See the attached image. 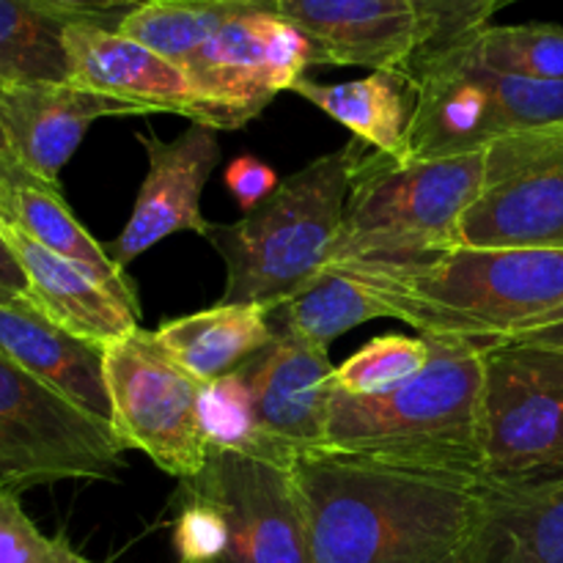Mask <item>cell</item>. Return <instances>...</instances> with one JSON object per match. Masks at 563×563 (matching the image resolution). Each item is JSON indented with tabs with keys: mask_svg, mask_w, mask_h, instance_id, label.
<instances>
[{
	"mask_svg": "<svg viewBox=\"0 0 563 563\" xmlns=\"http://www.w3.org/2000/svg\"><path fill=\"white\" fill-rule=\"evenodd\" d=\"M198 416H201V429L209 451H234V454L258 456V460L286 465L258 427L251 388L240 372L201 385Z\"/></svg>",
	"mask_w": 563,
	"mask_h": 563,
	"instance_id": "cell-27",
	"label": "cell"
},
{
	"mask_svg": "<svg viewBox=\"0 0 563 563\" xmlns=\"http://www.w3.org/2000/svg\"><path fill=\"white\" fill-rule=\"evenodd\" d=\"M124 443L0 352V482H115Z\"/></svg>",
	"mask_w": 563,
	"mask_h": 563,
	"instance_id": "cell-7",
	"label": "cell"
},
{
	"mask_svg": "<svg viewBox=\"0 0 563 563\" xmlns=\"http://www.w3.org/2000/svg\"><path fill=\"white\" fill-rule=\"evenodd\" d=\"M0 352L82 412L113 427L104 346L66 333L33 306H0Z\"/></svg>",
	"mask_w": 563,
	"mask_h": 563,
	"instance_id": "cell-19",
	"label": "cell"
},
{
	"mask_svg": "<svg viewBox=\"0 0 563 563\" xmlns=\"http://www.w3.org/2000/svg\"><path fill=\"white\" fill-rule=\"evenodd\" d=\"M460 245L563 251V124L487 146L484 190L462 218Z\"/></svg>",
	"mask_w": 563,
	"mask_h": 563,
	"instance_id": "cell-11",
	"label": "cell"
},
{
	"mask_svg": "<svg viewBox=\"0 0 563 563\" xmlns=\"http://www.w3.org/2000/svg\"><path fill=\"white\" fill-rule=\"evenodd\" d=\"M333 372L328 352L280 328H275V339L240 372L251 388L264 438L289 467L300 456L324 451Z\"/></svg>",
	"mask_w": 563,
	"mask_h": 563,
	"instance_id": "cell-13",
	"label": "cell"
},
{
	"mask_svg": "<svg viewBox=\"0 0 563 563\" xmlns=\"http://www.w3.org/2000/svg\"><path fill=\"white\" fill-rule=\"evenodd\" d=\"M313 44L317 66H366L410 75L421 20L410 0H273Z\"/></svg>",
	"mask_w": 563,
	"mask_h": 563,
	"instance_id": "cell-15",
	"label": "cell"
},
{
	"mask_svg": "<svg viewBox=\"0 0 563 563\" xmlns=\"http://www.w3.org/2000/svg\"><path fill=\"white\" fill-rule=\"evenodd\" d=\"M0 225L25 273L31 306L42 317L97 346H110L141 330V317L86 269L55 256L14 223L0 220Z\"/></svg>",
	"mask_w": 563,
	"mask_h": 563,
	"instance_id": "cell-18",
	"label": "cell"
},
{
	"mask_svg": "<svg viewBox=\"0 0 563 563\" xmlns=\"http://www.w3.org/2000/svg\"><path fill=\"white\" fill-rule=\"evenodd\" d=\"M467 53L487 69L531 80H563V25H487Z\"/></svg>",
	"mask_w": 563,
	"mask_h": 563,
	"instance_id": "cell-26",
	"label": "cell"
},
{
	"mask_svg": "<svg viewBox=\"0 0 563 563\" xmlns=\"http://www.w3.org/2000/svg\"><path fill=\"white\" fill-rule=\"evenodd\" d=\"M174 504L179 563H308L295 467L212 449Z\"/></svg>",
	"mask_w": 563,
	"mask_h": 563,
	"instance_id": "cell-6",
	"label": "cell"
},
{
	"mask_svg": "<svg viewBox=\"0 0 563 563\" xmlns=\"http://www.w3.org/2000/svg\"><path fill=\"white\" fill-rule=\"evenodd\" d=\"M33 3L69 22H88V25L119 31L121 22L146 0H33Z\"/></svg>",
	"mask_w": 563,
	"mask_h": 563,
	"instance_id": "cell-32",
	"label": "cell"
},
{
	"mask_svg": "<svg viewBox=\"0 0 563 563\" xmlns=\"http://www.w3.org/2000/svg\"><path fill=\"white\" fill-rule=\"evenodd\" d=\"M308 563H460L478 484L339 454L295 465Z\"/></svg>",
	"mask_w": 563,
	"mask_h": 563,
	"instance_id": "cell-1",
	"label": "cell"
},
{
	"mask_svg": "<svg viewBox=\"0 0 563 563\" xmlns=\"http://www.w3.org/2000/svg\"><path fill=\"white\" fill-rule=\"evenodd\" d=\"M429 363V339L379 335L333 372V390L350 396H377L407 383Z\"/></svg>",
	"mask_w": 563,
	"mask_h": 563,
	"instance_id": "cell-28",
	"label": "cell"
},
{
	"mask_svg": "<svg viewBox=\"0 0 563 563\" xmlns=\"http://www.w3.org/2000/svg\"><path fill=\"white\" fill-rule=\"evenodd\" d=\"M157 344L201 385L242 372L275 339L273 311L253 302H214L207 311L168 319Z\"/></svg>",
	"mask_w": 563,
	"mask_h": 563,
	"instance_id": "cell-20",
	"label": "cell"
},
{
	"mask_svg": "<svg viewBox=\"0 0 563 563\" xmlns=\"http://www.w3.org/2000/svg\"><path fill=\"white\" fill-rule=\"evenodd\" d=\"M421 20V49L412 66L467 47L489 25L498 0H410ZM410 66V71H412Z\"/></svg>",
	"mask_w": 563,
	"mask_h": 563,
	"instance_id": "cell-29",
	"label": "cell"
},
{
	"mask_svg": "<svg viewBox=\"0 0 563 563\" xmlns=\"http://www.w3.org/2000/svg\"><path fill=\"white\" fill-rule=\"evenodd\" d=\"M36 176L27 174L20 165V159H16V154L11 152L9 137H5L3 126H0V220L9 218L14 192L25 185H36ZM44 185H47V181H44Z\"/></svg>",
	"mask_w": 563,
	"mask_h": 563,
	"instance_id": "cell-33",
	"label": "cell"
},
{
	"mask_svg": "<svg viewBox=\"0 0 563 563\" xmlns=\"http://www.w3.org/2000/svg\"><path fill=\"white\" fill-rule=\"evenodd\" d=\"M487 176V148L443 159H394L363 148L328 269L421 262L460 247L462 218Z\"/></svg>",
	"mask_w": 563,
	"mask_h": 563,
	"instance_id": "cell-5",
	"label": "cell"
},
{
	"mask_svg": "<svg viewBox=\"0 0 563 563\" xmlns=\"http://www.w3.org/2000/svg\"><path fill=\"white\" fill-rule=\"evenodd\" d=\"M0 306H31L27 280L0 225Z\"/></svg>",
	"mask_w": 563,
	"mask_h": 563,
	"instance_id": "cell-34",
	"label": "cell"
},
{
	"mask_svg": "<svg viewBox=\"0 0 563 563\" xmlns=\"http://www.w3.org/2000/svg\"><path fill=\"white\" fill-rule=\"evenodd\" d=\"M460 563H563V471L478 484Z\"/></svg>",
	"mask_w": 563,
	"mask_h": 563,
	"instance_id": "cell-17",
	"label": "cell"
},
{
	"mask_svg": "<svg viewBox=\"0 0 563 563\" xmlns=\"http://www.w3.org/2000/svg\"><path fill=\"white\" fill-rule=\"evenodd\" d=\"M113 115H143V110L71 82L0 88V126L11 152L27 174L53 187H60L58 174L75 157L93 121Z\"/></svg>",
	"mask_w": 563,
	"mask_h": 563,
	"instance_id": "cell-16",
	"label": "cell"
},
{
	"mask_svg": "<svg viewBox=\"0 0 563 563\" xmlns=\"http://www.w3.org/2000/svg\"><path fill=\"white\" fill-rule=\"evenodd\" d=\"M104 379L110 423L124 449L143 451L179 482L207 465L209 445L198 416L201 383L176 366L154 333L137 330L104 346Z\"/></svg>",
	"mask_w": 563,
	"mask_h": 563,
	"instance_id": "cell-9",
	"label": "cell"
},
{
	"mask_svg": "<svg viewBox=\"0 0 563 563\" xmlns=\"http://www.w3.org/2000/svg\"><path fill=\"white\" fill-rule=\"evenodd\" d=\"M278 185L280 181L273 165H267L258 157H251V154L231 159L229 168H225V187H229V192L245 214L262 207L278 190Z\"/></svg>",
	"mask_w": 563,
	"mask_h": 563,
	"instance_id": "cell-31",
	"label": "cell"
},
{
	"mask_svg": "<svg viewBox=\"0 0 563 563\" xmlns=\"http://www.w3.org/2000/svg\"><path fill=\"white\" fill-rule=\"evenodd\" d=\"M5 223H14L16 229L25 231L31 240L53 251L55 256L86 269L91 278H97L104 289L113 291L126 308H132L141 317V297H137L132 278L93 240L91 231L75 218L69 203L60 196V187L44 185V181L20 187L11 198Z\"/></svg>",
	"mask_w": 563,
	"mask_h": 563,
	"instance_id": "cell-22",
	"label": "cell"
},
{
	"mask_svg": "<svg viewBox=\"0 0 563 563\" xmlns=\"http://www.w3.org/2000/svg\"><path fill=\"white\" fill-rule=\"evenodd\" d=\"M64 47L71 86L130 102L143 113L187 115L196 124L220 130L218 115L203 102L187 71L146 44L108 27L69 22Z\"/></svg>",
	"mask_w": 563,
	"mask_h": 563,
	"instance_id": "cell-14",
	"label": "cell"
},
{
	"mask_svg": "<svg viewBox=\"0 0 563 563\" xmlns=\"http://www.w3.org/2000/svg\"><path fill=\"white\" fill-rule=\"evenodd\" d=\"M482 484L563 471V346L484 350Z\"/></svg>",
	"mask_w": 563,
	"mask_h": 563,
	"instance_id": "cell-8",
	"label": "cell"
},
{
	"mask_svg": "<svg viewBox=\"0 0 563 563\" xmlns=\"http://www.w3.org/2000/svg\"><path fill=\"white\" fill-rule=\"evenodd\" d=\"M484 350L429 339V363L407 383L377 396L333 390L322 454L482 484Z\"/></svg>",
	"mask_w": 563,
	"mask_h": 563,
	"instance_id": "cell-3",
	"label": "cell"
},
{
	"mask_svg": "<svg viewBox=\"0 0 563 563\" xmlns=\"http://www.w3.org/2000/svg\"><path fill=\"white\" fill-rule=\"evenodd\" d=\"M0 563H97L77 553L64 537H47L25 515L20 495L0 482Z\"/></svg>",
	"mask_w": 563,
	"mask_h": 563,
	"instance_id": "cell-30",
	"label": "cell"
},
{
	"mask_svg": "<svg viewBox=\"0 0 563 563\" xmlns=\"http://www.w3.org/2000/svg\"><path fill=\"white\" fill-rule=\"evenodd\" d=\"M500 3V9H504V5H511V3H517V0H498Z\"/></svg>",
	"mask_w": 563,
	"mask_h": 563,
	"instance_id": "cell-36",
	"label": "cell"
},
{
	"mask_svg": "<svg viewBox=\"0 0 563 563\" xmlns=\"http://www.w3.org/2000/svg\"><path fill=\"white\" fill-rule=\"evenodd\" d=\"M363 148L366 143L352 137L339 152L286 176L245 218L209 225L203 240L225 262V289L218 302H253L278 311L328 273Z\"/></svg>",
	"mask_w": 563,
	"mask_h": 563,
	"instance_id": "cell-4",
	"label": "cell"
},
{
	"mask_svg": "<svg viewBox=\"0 0 563 563\" xmlns=\"http://www.w3.org/2000/svg\"><path fill=\"white\" fill-rule=\"evenodd\" d=\"M291 91L344 124L357 141L394 159H410L407 126L412 115V82L396 71H372L350 82H317L302 77Z\"/></svg>",
	"mask_w": 563,
	"mask_h": 563,
	"instance_id": "cell-21",
	"label": "cell"
},
{
	"mask_svg": "<svg viewBox=\"0 0 563 563\" xmlns=\"http://www.w3.org/2000/svg\"><path fill=\"white\" fill-rule=\"evenodd\" d=\"M317 66L306 33L275 11L273 0L225 22L181 64L220 130H240Z\"/></svg>",
	"mask_w": 563,
	"mask_h": 563,
	"instance_id": "cell-10",
	"label": "cell"
},
{
	"mask_svg": "<svg viewBox=\"0 0 563 563\" xmlns=\"http://www.w3.org/2000/svg\"><path fill=\"white\" fill-rule=\"evenodd\" d=\"M66 25L33 0H0V88L69 82Z\"/></svg>",
	"mask_w": 563,
	"mask_h": 563,
	"instance_id": "cell-23",
	"label": "cell"
},
{
	"mask_svg": "<svg viewBox=\"0 0 563 563\" xmlns=\"http://www.w3.org/2000/svg\"><path fill=\"white\" fill-rule=\"evenodd\" d=\"M383 317V306L355 278L328 269L308 289L273 311V324L328 352L339 335Z\"/></svg>",
	"mask_w": 563,
	"mask_h": 563,
	"instance_id": "cell-24",
	"label": "cell"
},
{
	"mask_svg": "<svg viewBox=\"0 0 563 563\" xmlns=\"http://www.w3.org/2000/svg\"><path fill=\"white\" fill-rule=\"evenodd\" d=\"M506 344H539V346H563V319L550 324V328L533 330V333L522 335V339L506 341Z\"/></svg>",
	"mask_w": 563,
	"mask_h": 563,
	"instance_id": "cell-35",
	"label": "cell"
},
{
	"mask_svg": "<svg viewBox=\"0 0 563 563\" xmlns=\"http://www.w3.org/2000/svg\"><path fill=\"white\" fill-rule=\"evenodd\" d=\"M137 141L146 148V179L124 229L104 247L121 269L168 236L181 231L207 236L212 225L201 212V196L220 163L218 130L190 121L174 141H163L152 132H141Z\"/></svg>",
	"mask_w": 563,
	"mask_h": 563,
	"instance_id": "cell-12",
	"label": "cell"
},
{
	"mask_svg": "<svg viewBox=\"0 0 563 563\" xmlns=\"http://www.w3.org/2000/svg\"><path fill=\"white\" fill-rule=\"evenodd\" d=\"M339 273L355 278L385 317L429 339L495 346L563 319V251L460 245L421 262Z\"/></svg>",
	"mask_w": 563,
	"mask_h": 563,
	"instance_id": "cell-2",
	"label": "cell"
},
{
	"mask_svg": "<svg viewBox=\"0 0 563 563\" xmlns=\"http://www.w3.org/2000/svg\"><path fill=\"white\" fill-rule=\"evenodd\" d=\"M264 0H146L121 22L119 33L185 64L220 27Z\"/></svg>",
	"mask_w": 563,
	"mask_h": 563,
	"instance_id": "cell-25",
	"label": "cell"
}]
</instances>
